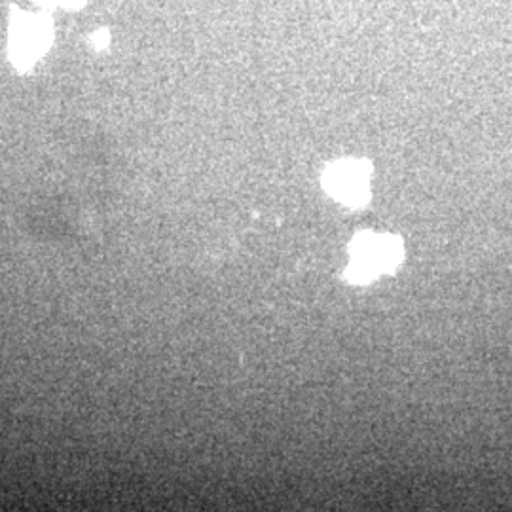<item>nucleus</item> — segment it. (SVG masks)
I'll return each mask as SVG.
<instances>
[{"mask_svg": "<svg viewBox=\"0 0 512 512\" xmlns=\"http://www.w3.org/2000/svg\"><path fill=\"white\" fill-rule=\"evenodd\" d=\"M325 188L340 202L348 205L365 203L368 198V165L351 160L330 165L325 173Z\"/></svg>", "mask_w": 512, "mask_h": 512, "instance_id": "nucleus-1", "label": "nucleus"}, {"mask_svg": "<svg viewBox=\"0 0 512 512\" xmlns=\"http://www.w3.org/2000/svg\"><path fill=\"white\" fill-rule=\"evenodd\" d=\"M95 38H97V46H99V48H103V46L107 44V38H109V35H107L105 31H101V33H97V35H95Z\"/></svg>", "mask_w": 512, "mask_h": 512, "instance_id": "nucleus-2", "label": "nucleus"}]
</instances>
